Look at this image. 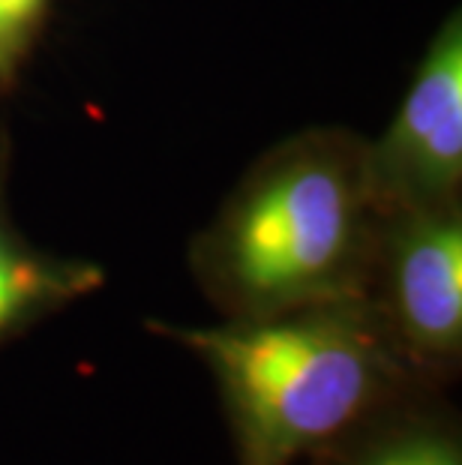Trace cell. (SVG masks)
Masks as SVG:
<instances>
[{
	"label": "cell",
	"instance_id": "cell-1",
	"mask_svg": "<svg viewBox=\"0 0 462 465\" xmlns=\"http://www.w3.org/2000/svg\"><path fill=\"white\" fill-rule=\"evenodd\" d=\"M378 220L367 138L312 126L250 165L186 259L222 319H268L363 298Z\"/></svg>",
	"mask_w": 462,
	"mask_h": 465
},
{
	"label": "cell",
	"instance_id": "cell-2",
	"mask_svg": "<svg viewBox=\"0 0 462 465\" xmlns=\"http://www.w3.org/2000/svg\"><path fill=\"white\" fill-rule=\"evenodd\" d=\"M151 328L208 366L238 465L312 457L388 402L432 388L363 298L211 328Z\"/></svg>",
	"mask_w": 462,
	"mask_h": 465
},
{
	"label": "cell",
	"instance_id": "cell-3",
	"mask_svg": "<svg viewBox=\"0 0 462 465\" xmlns=\"http://www.w3.org/2000/svg\"><path fill=\"white\" fill-rule=\"evenodd\" d=\"M393 345L432 388L462 363V204L399 207L378 220L367 294Z\"/></svg>",
	"mask_w": 462,
	"mask_h": 465
},
{
	"label": "cell",
	"instance_id": "cell-4",
	"mask_svg": "<svg viewBox=\"0 0 462 465\" xmlns=\"http://www.w3.org/2000/svg\"><path fill=\"white\" fill-rule=\"evenodd\" d=\"M367 165L378 211L462 204V22L450 13Z\"/></svg>",
	"mask_w": 462,
	"mask_h": 465
},
{
	"label": "cell",
	"instance_id": "cell-5",
	"mask_svg": "<svg viewBox=\"0 0 462 465\" xmlns=\"http://www.w3.org/2000/svg\"><path fill=\"white\" fill-rule=\"evenodd\" d=\"M312 465H462L457 411L438 388H418L312 453Z\"/></svg>",
	"mask_w": 462,
	"mask_h": 465
},
{
	"label": "cell",
	"instance_id": "cell-6",
	"mask_svg": "<svg viewBox=\"0 0 462 465\" xmlns=\"http://www.w3.org/2000/svg\"><path fill=\"white\" fill-rule=\"evenodd\" d=\"M103 282L100 264L36 246L13 223L0 190V349L100 292Z\"/></svg>",
	"mask_w": 462,
	"mask_h": 465
},
{
	"label": "cell",
	"instance_id": "cell-7",
	"mask_svg": "<svg viewBox=\"0 0 462 465\" xmlns=\"http://www.w3.org/2000/svg\"><path fill=\"white\" fill-rule=\"evenodd\" d=\"M52 0H0V91H9L45 25Z\"/></svg>",
	"mask_w": 462,
	"mask_h": 465
}]
</instances>
